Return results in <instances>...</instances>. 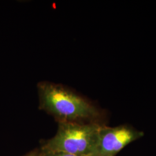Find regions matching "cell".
Instances as JSON below:
<instances>
[{
	"label": "cell",
	"mask_w": 156,
	"mask_h": 156,
	"mask_svg": "<svg viewBox=\"0 0 156 156\" xmlns=\"http://www.w3.org/2000/svg\"><path fill=\"white\" fill-rule=\"evenodd\" d=\"M37 87L40 108L58 123H82L99 115L88 101L63 85L45 81L39 83Z\"/></svg>",
	"instance_id": "1"
},
{
	"label": "cell",
	"mask_w": 156,
	"mask_h": 156,
	"mask_svg": "<svg viewBox=\"0 0 156 156\" xmlns=\"http://www.w3.org/2000/svg\"><path fill=\"white\" fill-rule=\"evenodd\" d=\"M39 156H78L69 154L65 152L60 151H42Z\"/></svg>",
	"instance_id": "4"
},
{
	"label": "cell",
	"mask_w": 156,
	"mask_h": 156,
	"mask_svg": "<svg viewBox=\"0 0 156 156\" xmlns=\"http://www.w3.org/2000/svg\"><path fill=\"white\" fill-rule=\"evenodd\" d=\"M37 156V155H35V154H28V155H26V156Z\"/></svg>",
	"instance_id": "5"
},
{
	"label": "cell",
	"mask_w": 156,
	"mask_h": 156,
	"mask_svg": "<svg viewBox=\"0 0 156 156\" xmlns=\"http://www.w3.org/2000/svg\"><path fill=\"white\" fill-rule=\"evenodd\" d=\"M143 133L126 126H101L95 156H115L123 148L143 136Z\"/></svg>",
	"instance_id": "3"
},
{
	"label": "cell",
	"mask_w": 156,
	"mask_h": 156,
	"mask_svg": "<svg viewBox=\"0 0 156 156\" xmlns=\"http://www.w3.org/2000/svg\"><path fill=\"white\" fill-rule=\"evenodd\" d=\"M100 126L95 123H58L56 135L45 143L42 151L95 156Z\"/></svg>",
	"instance_id": "2"
}]
</instances>
